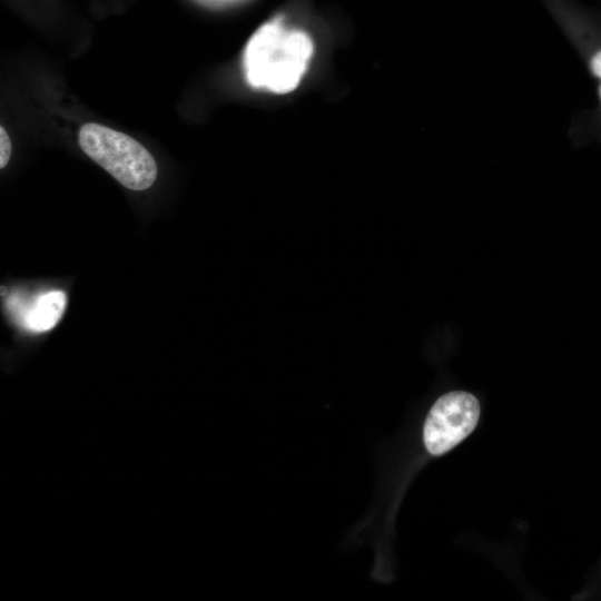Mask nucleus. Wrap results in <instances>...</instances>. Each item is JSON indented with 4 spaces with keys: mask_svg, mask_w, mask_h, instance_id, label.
<instances>
[{
    "mask_svg": "<svg viewBox=\"0 0 601 601\" xmlns=\"http://www.w3.org/2000/svg\"><path fill=\"white\" fill-rule=\"evenodd\" d=\"M314 53L312 38L304 30L287 28L282 18L262 24L249 38L243 58L246 81L273 93L295 90Z\"/></svg>",
    "mask_w": 601,
    "mask_h": 601,
    "instance_id": "nucleus-1",
    "label": "nucleus"
},
{
    "mask_svg": "<svg viewBox=\"0 0 601 601\" xmlns=\"http://www.w3.org/2000/svg\"><path fill=\"white\" fill-rule=\"evenodd\" d=\"M82 151L131 190H145L157 178L151 154L132 137L99 124H85L78 134Z\"/></svg>",
    "mask_w": 601,
    "mask_h": 601,
    "instance_id": "nucleus-2",
    "label": "nucleus"
},
{
    "mask_svg": "<svg viewBox=\"0 0 601 601\" xmlns=\"http://www.w3.org/2000/svg\"><path fill=\"white\" fill-rule=\"evenodd\" d=\"M477 398L465 391L440 396L431 407L423 428V441L432 455H442L462 442L480 418Z\"/></svg>",
    "mask_w": 601,
    "mask_h": 601,
    "instance_id": "nucleus-3",
    "label": "nucleus"
},
{
    "mask_svg": "<svg viewBox=\"0 0 601 601\" xmlns=\"http://www.w3.org/2000/svg\"><path fill=\"white\" fill-rule=\"evenodd\" d=\"M67 304L66 294L50 290L37 296L31 304L23 306L20 299L11 298L9 307L17 312L21 324L32 333H43L53 328L60 321Z\"/></svg>",
    "mask_w": 601,
    "mask_h": 601,
    "instance_id": "nucleus-4",
    "label": "nucleus"
},
{
    "mask_svg": "<svg viewBox=\"0 0 601 601\" xmlns=\"http://www.w3.org/2000/svg\"><path fill=\"white\" fill-rule=\"evenodd\" d=\"M11 141L8 132L0 127V168H4L11 156Z\"/></svg>",
    "mask_w": 601,
    "mask_h": 601,
    "instance_id": "nucleus-5",
    "label": "nucleus"
},
{
    "mask_svg": "<svg viewBox=\"0 0 601 601\" xmlns=\"http://www.w3.org/2000/svg\"><path fill=\"white\" fill-rule=\"evenodd\" d=\"M592 72L601 79V50L593 55L590 61ZM599 96L601 100V83L599 87Z\"/></svg>",
    "mask_w": 601,
    "mask_h": 601,
    "instance_id": "nucleus-6",
    "label": "nucleus"
}]
</instances>
